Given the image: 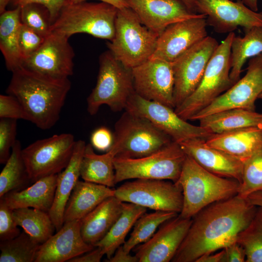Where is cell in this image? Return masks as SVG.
I'll list each match as a JSON object with an SVG mask.
<instances>
[{
	"mask_svg": "<svg viewBox=\"0 0 262 262\" xmlns=\"http://www.w3.org/2000/svg\"><path fill=\"white\" fill-rule=\"evenodd\" d=\"M257 209L237 195L203 208L192 218L187 234L171 262H196L200 257L235 242Z\"/></svg>",
	"mask_w": 262,
	"mask_h": 262,
	"instance_id": "1",
	"label": "cell"
},
{
	"mask_svg": "<svg viewBox=\"0 0 262 262\" xmlns=\"http://www.w3.org/2000/svg\"><path fill=\"white\" fill-rule=\"evenodd\" d=\"M6 89L26 111L29 121L42 130L53 127L60 118L71 88L69 78H55L22 66L14 70Z\"/></svg>",
	"mask_w": 262,
	"mask_h": 262,
	"instance_id": "2",
	"label": "cell"
},
{
	"mask_svg": "<svg viewBox=\"0 0 262 262\" xmlns=\"http://www.w3.org/2000/svg\"><path fill=\"white\" fill-rule=\"evenodd\" d=\"M181 187L183 204L179 214L192 218L209 205L237 195L240 183L206 170L186 155L177 182Z\"/></svg>",
	"mask_w": 262,
	"mask_h": 262,
	"instance_id": "3",
	"label": "cell"
},
{
	"mask_svg": "<svg viewBox=\"0 0 262 262\" xmlns=\"http://www.w3.org/2000/svg\"><path fill=\"white\" fill-rule=\"evenodd\" d=\"M117 11L115 7L101 1L68 3L52 23L50 33L68 38L84 33L111 41L115 36Z\"/></svg>",
	"mask_w": 262,
	"mask_h": 262,
	"instance_id": "4",
	"label": "cell"
},
{
	"mask_svg": "<svg viewBox=\"0 0 262 262\" xmlns=\"http://www.w3.org/2000/svg\"><path fill=\"white\" fill-rule=\"evenodd\" d=\"M159 36L144 25L131 9L126 7L118 9L115 36L107 46L117 60L132 69L151 57Z\"/></svg>",
	"mask_w": 262,
	"mask_h": 262,
	"instance_id": "5",
	"label": "cell"
},
{
	"mask_svg": "<svg viewBox=\"0 0 262 262\" xmlns=\"http://www.w3.org/2000/svg\"><path fill=\"white\" fill-rule=\"evenodd\" d=\"M233 32L229 33L216 48L195 91L174 110L185 120L191 118L231 87L230 47Z\"/></svg>",
	"mask_w": 262,
	"mask_h": 262,
	"instance_id": "6",
	"label": "cell"
},
{
	"mask_svg": "<svg viewBox=\"0 0 262 262\" xmlns=\"http://www.w3.org/2000/svg\"><path fill=\"white\" fill-rule=\"evenodd\" d=\"M96 84L87 98V110L96 115L102 105L115 112L125 110L135 93L131 69L124 66L110 50L99 57Z\"/></svg>",
	"mask_w": 262,
	"mask_h": 262,
	"instance_id": "7",
	"label": "cell"
},
{
	"mask_svg": "<svg viewBox=\"0 0 262 262\" xmlns=\"http://www.w3.org/2000/svg\"><path fill=\"white\" fill-rule=\"evenodd\" d=\"M113 136L109 150L123 158L146 156L173 141L146 118L127 111L116 122Z\"/></svg>",
	"mask_w": 262,
	"mask_h": 262,
	"instance_id": "8",
	"label": "cell"
},
{
	"mask_svg": "<svg viewBox=\"0 0 262 262\" xmlns=\"http://www.w3.org/2000/svg\"><path fill=\"white\" fill-rule=\"evenodd\" d=\"M186 154L172 141L159 150L137 158L115 157V182L129 179H154L177 181Z\"/></svg>",
	"mask_w": 262,
	"mask_h": 262,
	"instance_id": "9",
	"label": "cell"
},
{
	"mask_svg": "<svg viewBox=\"0 0 262 262\" xmlns=\"http://www.w3.org/2000/svg\"><path fill=\"white\" fill-rule=\"evenodd\" d=\"M76 142L72 134L64 133L38 140L22 149L32 182L63 171L71 160Z\"/></svg>",
	"mask_w": 262,
	"mask_h": 262,
	"instance_id": "10",
	"label": "cell"
},
{
	"mask_svg": "<svg viewBox=\"0 0 262 262\" xmlns=\"http://www.w3.org/2000/svg\"><path fill=\"white\" fill-rule=\"evenodd\" d=\"M115 196L123 202L177 213L181 212L183 204L180 186L164 180L135 179L115 189Z\"/></svg>",
	"mask_w": 262,
	"mask_h": 262,
	"instance_id": "11",
	"label": "cell"
},
{
	"mask_svg": "<svg viewBox=\"0 0 262 262\" xmlns=\"http://www.w3.org/2000/svg\"><path fill=\"white\" fill-rule=\"evenodd\" d=\"M218 45L215 38L207 36L172 62L175 108L198 87L208 64Z\"/></svg>",
	"mask_w": 262,
	"mask_h": 262,
	"instance_id": "12",
	"label": "cell"
},
{
	"mask_svg": "<svg viewBox=\"0 0 262 262\" xmlns=\"http://www.w3.org/2000/svg\"><path fill=\"white\" fill-rule=\"evenodd\" d=\"M125 110L146 118L178 143L194 138L206 139L213 135L200 126L191 124L181 118L174 109L143 98L135 93L129 98Z\"/></svg>",
	"mask_w": 262,
	"mask_h": 262,
	"instance_id": "13",
	"label": "cell"
},
{
	"mask_svg": "<svg viewBox=\"0 0 262 262\" xmlns=\"http://www.w3.org/2000/svg\"><path fill=\"white\" fill-rule=\"evenodd\" d=\"M262 93V54L250 59L246 74L210 105L190 119L198 120L227 109L241 108L255 111V102Z\"/></svg>",
	"mask_w": 262,
	"mask_h": 262,
	"instance_id": "14",
	"label": "cell"
},
{
	"mask_svg": "<svg viewBox=\"0 0 262 262\" xmlns=\"http://www.w3.org/2000/svg\"><path fill=\"white\" fill-rule=\"evenodd\" d=\"M135 93L175 109L172 63L149 59L131 69Z\"/></svg>",
	"mask_w": 262,
	"mask_h": 262,
	"instance_id": "15",
	"label": "cell"
},
{
	"mask_svg": "<svg viewBox=\"0 0 262 262\" xmlns=\"http://www.w3.org/2000/svg\"><path fill=\"white\" fill-rule=\"evenodd\" d=\"M68 39L50 33L37 51L23 60L21 66L55 78H68L73 73L75 56Z\"/></svg>",
	"mask_w": 262,
	"mask_h": 262,
	"instance_id": "16",
	"label": "cell"
},
{
	"mask_svg": "<svg viewBox=\"0 0 262 262\" xmlns=\"http://www.w3.org/2000/svg\"><path fill=\"white\" fill-rule=\"evenodd\" d=\"M197 13L206 16L208 25L219 33L262 27V13L254 11L241 0H197Z\"/></svg>",
	"mask_w": 262,
	"mask_h": 262,
	"instance_id": "17",
	"label": "cell"
},
{
	"mask_svg": "<svg viewBox=\"0 0 262 262\" xmlns=\"http://www.w3.org/2000/svg\"><path fill=\"white\" fill-rule=\"evenodd\" d=\"M206 16L173 23L159 36L156 50L150 59L171 63L207 36Z\"/></svg>",
	"mask_w": 262,
	"mask_h": 262,
	"instance_id": "18",
	"label": "cell"
},
{
	"mask_svg": "<svg viewBox=\"0 0 262 262\" xmlns=\"http://www.w3.org/2000/svg\"><path fill=\"white\" fill-rule=\"evenodd\" d=\"M192 218L179 214L162 224L146 242L136 246L139 262H169L172 260L184 240Z\"/></svg>",
	"mask_w": 262,
	"mask_h": 262,
	"instance_id": "19",
	"label": "cell"
},
{
	"mask_svg": "<svg viewBox=\"0 0 262 262\" xmlns=\"http://www.w3.org/2000/svg\"><path fill=\"white\" fill-rule=\"evenodd\" d=\"M81 220L65 222L63 226L40 245L34 262H65L93 249L81 233Z\"/></svg>",
	"mask_w": 262,
	"mask_h": 262,
	"instance_id": "20",
	"label": "cell"
},
{
	"mask_svg": "<svg viewBox=\"0 0 262 262\" xmlns=\"http://www.w3.org/2000/svg\"><path fill=\"white\" fill-rule=\"evenodd\" d=\"M142 23L160 35L169 25L197 17L180 0H126Z\"/></svg>",
	"mask_w": 262,
	"mask_h": 262,
	"instance_id": "21",
	"label": "cell"
},
{
	"mask_svg": "<svg viewBox=\"0 0 262 262\" xmlns=\"http://www.w3.org/2000/svg\"><path fill=\"white\" fill-rule=\"evenodd\" d=\"M179 144L186 155L206 170L241 182L243 162L241 160L209 146L204 138H191Z\"/></svg>",
	"mask_w": 262,
	"mask_h": 262,
	"instance_id": "22",
	"label": "cell"
},
{
	"mask_svg": "<svg viewBox=\"0 0 262 262\" xmlns=\"http://www.w3.org/2000/svg\"><path fill=\"white\" fill-rule=\"evenodd\" d=\"M86 145L83 140L76 141L69 164L57 174L54 200L49 212L57 231L64 225V216L67 203L81 177V164Z\"/></svg>",
	"mask_w": 262,
	"mask_h": 262,
	"instance_id": "23",
	"label": "cell"
},
{
	"mask_svg": "<svg viewBox=\"0 0 262 262\" xmlns=\"http://www.w3.org/2000/svg\"><path fill=\"white\" fill-rule=\"evenodd\" d=\"M206 143L244 162L262 147V127L214 134L206 139Z\"/></svg>",
	"mask_w": 262,
	"mask_h": 262,
	"instance_id": "24",
	"label": "cell"
},
{
	"mask_svg": "<svg viewBox=\"0 0 262 262\" xmlns=\"http://www.w3.org/2000/svg\"><path fill=\"white\" fill-rule=\"evenodd\" d=\"M123 202L115 196L109 197L81 219V233L84 241L94 246L107 234L120 215Z\"/></svg>",
	"mask_w": 262,
	"mask_h": 262,
	"instance_id": "25",
	"label": "cell"
},
{
	"mask_svg": "<svg viewBox=\"0 0 262 262\" xmlns=\"http://www.w3.org/2000/svg\"><path fill=\"white\" fill-rule=\"evenodd\" d=\"M57 174L42 178L29 187L11 191L2 197L12 210L32 208L49 212L56 188Z\"/></svg>",
	"mask_w": 262,
	"mask_h": 262,
	"instance_id": "26",
	"label": "cell"
},
{
	"mask_svg": "<svg viewBox=\"0 0 262 262\" xmlns=\"http://www.w3.org/2000/svg\"><path fill=\"white\" fill-rule=\"evenodd\" d=\"M115 195V189L111 187L79 180L67 203L64 223L82 219L103 200Z\"/></svg>",
	"mask_w": 262,
	"mask_h": 262,
	"instance_id": "27",
	"label": "cell"
},
{
	"mask_svg": "<svg viewBox=\"0 0 262 262\" xmlns=\"http://www.w3.org/2000/svg\"><path fill=\"white\" fill-rule=\"evenodd\" d=\"M199 126L212 134L251 127H262V114L241 108L225 110L198 120Z\"/></svg>",
	"mask_w": 262,
	"mask_h": 262,
	"instance_id": "28",
	"label": "cell"
},
{
	"mask_svg": "<svg viewBox=\"0 0 262 262\" xmlns=\"http://www.w3.org/2000/svg\"><path fill=\"white\" fill-rule=\"evenodd\" d=\"M20 8L6 11L0 16V49L7 68L11 72L20 67L23 59L19 47V34L22 24Z\"/></svg>",
	"mask_w": 262,
	"mask_h": 262,
	"instance_id": "29",
	"label": "cell"
},
{
	"mask_svg": "<svg viewBox=\"0 0 262 262\" xmlns=\"http://www.w3.org/2000/svg\"><path fill=\"white\" fill-rule=\"evenodd\" d=\"M115 154L109 150L98 154L91 144L86 145L82 160L80 176L83 180L113 187L116 184L114 159Z\"/></svg>",
	"mask_w": 262,
	"mask_h": 262,
	"instance_id": "30",
	"label": "cell"
},
{
	"mask_svg": "<svg viewBox=\"0 0 262 262\" xmlns=\"http://www.w3.org/2000/svg\"><path fill=\"white\" fill-rule=\"evenodd\" d=\"M244 31L243 37L235 35L231 43L229 76L233 85L240 79L242 67L247 59L262 54V27Z\"/></svg>",
	"mask_w": 262,
	"mask_h": 262,
	"instance_id": "31",
	"label": "cell"
},
{
	"mask_svg": "<svg viewBox=\"0 0 262 262\" xmlns=\"http://www.w3.org/2000/svg\"><path fill=\"white\" fill-rule=\"evenodd\" d=\"M147 208L135 204L123 202L122 213L105 237L95 246L99 247L109 259L125 242L126 237L137 219Z\"/></svg>",
	"mask_w": 262,
	"mask_h": 262,
	"instance_id": "32",
	"label": "cell"
},
{
	"mask_svg": "<svg viewBox=\"0 0 262 262\" xmlns=\"http://www.w3.org/2000/svg\"><path fill=\"white\" fill-rule=\"evenodd\" d=\"M13 215L17 225L38 244L49 239L56 229L48 212L32 208L13 210Z\"/></svg>",
	"mask_w": 262,
	"mask_h": 262,
	"instance_id": "33",
	"label": "cell"
},
{
	"mask_svg": "<svg viewBox=\"0 0 262 262\" xmlns=\"http://www.w3.org/2000/svg\"><path fill=\"white\" fill-rule=\"evenodd\" d=\"M22 150L21 143L17 140L0 174V197L11 191L22 190L32 182Z\"/></svg>",
	"mask_w": 262,
	"mask_h": 262,
	"instance_id": "34",
	"label": "cell"
},
{
	"mask_svg": "<svg viewBox=\"0 0 262 262\" xmlns=\"http://www.w3.org/2000/svg\"><path fill=\"white\" fill-rule=\"evenodd\" d=\"M178 215L174 212L162 211L144 213L136 221L130 237L122 245L124 249L130 253L134 247L149 239L162 224Z\"/></svg>",
	"mask_w": 262,
	"mask_h": 262,
	"instance_id": "35",
	"label": "cell"
},
{
	"mask_svg": "<svg viewBox=\"0 0 262 262\" xmlns=\"http://www.w3.org/2000/svg\"><path fill=\"white\" fill-rule=\"evenodd\" d=\"M40 245L23 230L14 238L0 241V262H34Z\"/></svg>",
	"mask_w": 262,
	"mask_h": 262,
	"instance_id": "36",
	"label": "cell"
},
{
	"mask_svg": "<svg viewBox=\"0 0 262 262\" xmlns=\"http://www.w3.org/2000/svg\"><path fill=\"white\" fill-rule=\"evenodd\" d=\"M244 249L246 262H262V208L257 207L249 224L238 234L236 240Z\"/></svg>",
	"mask_w": 262,
	"mask_h": 262,
	"instance_id": "37",
	"label": "cell"
},
{
	"mask_svg": "<svg viewBox=\"0 0 262 262\" xmlns=\"http://www.w3.org/2000/svg\"><path fill=\"white\" fill-rule=\"evenodd\" d=\"M262 191V147L243 162L242 178L237 195L246 198Z\"/></svg>",
	"mask_w": 262,
	"mask_h": 262,
	"instance_id": "38",
	"label": "cell"
},
{
	"mask_svg": "<svg viewBox=\"0 0 262 262\" xmlns=\"http://www.w3.org/2000/svg\"><path fill=\"white\" fill-rule=\"evenodd\" d=\"M20 8L22 24L44 37L50 33L52 22L49 12L46 7L37 3H30Z\"/></svg>",
	"mask_w": 262,
	"mask_h": 262,
	"instance_id": "39",
	"label": "cell"
},
{
	"mask_svg": "<svg viewBox=\"0 0 262 262\" xmlns=\"http://www.w3.org/2000/svg\"><path fill=\"white\" fill-rule=\"evenodd\" d=\"M17 120L0 119V163L5 164L9 159L16 141Z\"/></svg>",
	"mask_w": 262,
	"mask_h": 262,
	"instance_id": "40",
	"label": "cell"
},
{
	"mask_svg": "<svg viewBox=\"0 0 262 262\" xmlns=\"http://www.w3.org/2000/svg\"><path fill=\"white\" fill-rule=\"evenodd\" d=\"M45 39V37L34 30L21 24L19 34V47L23 61L37 51Z\"/></svg>",
	"mask_w": 262,
	"mask_h": 262,
	"instance_id": "41",
	"label": "cell"
},
{
	"mask_svg": "<svg viewBox=\"0 0 262 262\" xmlns=\"http://www.w3.org/2000/svg\"><path fill=\"white\" fill-rule=\"evenodd\" d=\"M13 210L0 197V240L4 241L17 237L20 233L13 215Z\"/></svg>",
	"mask_w": 262,
	"mask_h": 262,
	"instance_id": "42",
	"label": "cell"
},
{
	"mask_svg": "<svg viewBox=\"0 0 262 262\" xmlns=\"http://www.w3.org/2000/svg\"><path fill=\"white\" fill-rule=\"evenodd\" d=\"M0 118L29 121L28 115L22 104L15 97L9 94L0 95Z\"/></svg>",
	"mask_w": 262,
	"mask_h": 262,
	"instance_id": "43",
	"label": "cell"
},
{
	"mask_svg": "<svg viewBox=\"0 0 262 262\" xmlns=\"http://www.w3.org/2000/svg\"><path fill=\"white\" fill-rule=\"evenodd\" d=\"M69 1V0H11V3L15 8L21 7L30 3L42 5L49 11L52 23L62 9L68 3Z\"/></svg>",
	"mask_w": 262,
	"mask_h": 262,
	"instance_id": "44",
	"label": "cell"
},
{
	"mask_svg": "<svg viewBox=\"0 0 262 262\" xmlns=\"http://www.w3.org/2000/svg\"><path fill=\"white\" fill-rule=\"evenodd\" d=\"M90 140V144L94 148L98 150L107 151L113 143V133L106 127H99L93 132Z\"/></svg>",
	"mask_w": 262,
	"mask_h": 262,
	"instance_id": "45",
	"label": "cell"
},
{
	"mask_svg": "<svg viewBox=\"0 0 262 262\" xmlns=\"http://www.w3.org/2000/svg\"><path fill=\"white\" fill-rule=\"evenodd\" d=\"M226 262H246V255L244 248L236 241L224 248Z\"/></svg>",
	"mask_w": 262,
	"mask_h": 262,
	"instance_id": "46",
	"label": "cell"
},
{
	"mask_svg": "<svg viewBox=\"0 0 262 262\" xmlns=\"http://www.w3.org/2000/svg\"><path fill=\"white\" fill-rule=\"evenodd\" d=\"M104 255L101 249L95 246L92 250L75 257L68 262H99Z\"/></svg>",
	"mask_w": 262,
	"mask_h": 262,
	"instance_id": "47",
	"label": "cell"
},
{
	"mask_svg": "<svg viewBox=\"0 0 262 262\" xmlns=\"http://www.w3.org/2000/svg\"><path fill=\"white\" fill-rule=\"evenodd\" d=\"M106 262H139V261L135 255H131L130 253L126 252L122 245L116 250L113 255Z\"/></svg>",
	"mask_w": 262,
	"mask_h": 262,
	"instance_id": "48",
	"label": "cell"
},
{
	"mask_svg": "<svg viewBox=\"0 0 262 262\" xmlns=\"http://www.w3.org/2000/svg\"><path fill=\"white\" fill-rule=\"evenodd\" d=\"M196 262H226L224 248L219 252L205 254L198 258Z\"/></svg>",
	"mask_w": 262,
	"mask_h": 262,
	"instance_id": "49",
	"label": "cell"
},
{
	"mask_svg": "<svg viewBox=\"0 0 262 262\" xmlns=\"http://www.w3.org/2000/svg\"><path fill=\"white\" fill-rule=\"evenodd\" d=\"M88 0H69L68 3H77ZM101 2H105L111 4L118 9L129 7L126 0H97Z\"/></svg>",
	"mask_w": 262,
	"mask_h": 262,
	"instance_id": "50",
	"label": "cell"
},
{
	"mask_svg": "<svg viewBox=\"0 0 262 262\" xmlns=\"http://www.w3.org/2000/svg\"><path fill=\"white\" fill-rule=\"evenodd\" d=\"M246 199L251 204L262 208V191L250 195Z\"/></svg>",
	"mask_w": 262,
	"mask_h": 262,
	"instance_id": "51",
	"label": "cell"
},
{
	"mask_svg": "<svg viewBox=\"0 0 262 262\" xmlns=\"http://www.w3.org/2000/svg\"><path fill=\"white\" fill-rule=\"evenodd\" d=\"M188 7L192 12L196 14L197 13V0H180Z\"/></svg>",
	"mask_w": 262,
	"mask_h": 262,
	"instance_id": "52",
	"label": "cell"
},
{
	"mask_svg": "<svg viewBox=\"0 0 262 262\" xmlns=\"http://www.w3.org/2000/svg\"><path fill=\"white\" fill-rule=\"evenodd\" d=\"M242 2L252 10L257 12L258 0H241Z\"/></svg>",
	"mask_w": 262,
	"mask_h": 262,
	"instance_id": "53",
	"label": "cell"
},
{
	"mask_svg": "<svg viewBox=\"0 0 262 262\" xmlns=\"http://www.w3.org/2000/svg\"><path fill=\"white\" fill-rule=\"evenodd\" d=\"M11 0H0V14H2L5 12L6 8Z\"/></svg>",
	"mask_w": 262,
	"mask_h": 262,
	"instance_id": "54",
	"label": "cell"
},
{
	"mask_svg": "<svg viewBox=\"0 0 262 262\" xmlns=\"http://www.w3.org/2000/svg\"><path fill=\"white\" fill-rule=\"evenodd\" d=\"M258 98H260V99H262V93L260 94V95L259 96Z\"/></svg>",
	"mask_w": 262,
	"mask_h": 262,
	"instance_id": "55",
	"label": "cell"
}]
</instances>
